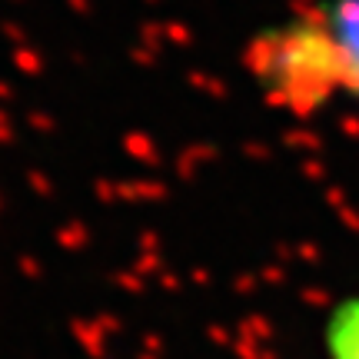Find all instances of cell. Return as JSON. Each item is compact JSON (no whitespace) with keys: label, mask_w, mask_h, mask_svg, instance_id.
I'll return each instance as SVG.
<instances>
[{"label":"cell","mask_w":359,"mask_h":359,"mask_svg":"<svg viewBox=\"0 0 359 359\" xmlns=\"http://www.w3.org/2000/svg\"><path fill=\"white\" fill-rule=\"evenodd\" d=\"M246 67L269 97L290 110H309L333 93H359V74L330 11L263 30L250 50Z\"/></svg>","instance_id":"1"},{"label":"cell","mask_w":359,"mask_h":359,"mask_svg":"<svg viewBox=\"0 0 359 359\" xmlns=\"http://www.w3.org/2000/svg\"><path fill=\"white\" fill-rule=\"evenodd\" d=\"M330 359H359V296H349L326 320Z\"/></svg>","instance_id":"2"}]
</instances>
